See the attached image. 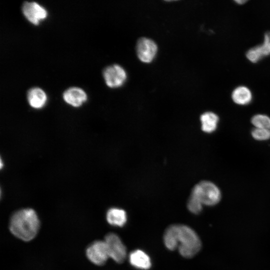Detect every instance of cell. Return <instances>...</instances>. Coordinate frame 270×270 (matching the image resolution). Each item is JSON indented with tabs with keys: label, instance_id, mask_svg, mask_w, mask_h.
I'll list each match as a JSON object with an SVG mask.
<instances>
[{
	"label": "cell",
	"instance_id": "cell-1",
	"mask_svg": "<svg viewBox=\"0 0 270 270\" xmlns=\"http://www.w3.org/2000/svg\"><path fill=\"white\" fill-rule=\"evenodd\" d=\"M164 243L170 250L178 248L180 254L186 258L194 256L201 248L200 240L195 232L182 224L170 226L164 236Z\"/></svg>",
	"mask_w": 270,
	"mask_h": 270
},
{
	"label": "cell",
	"instance_id": "cell-2",
	"mask_svg": "<svg viewBox=\"0 0 270 270\" xmlns=\"http://www.w3.org/2000/svg\"><path fill=\"white\" fill-rule=\"evenodd\" d=\"M40 226L36 212L32 208L20 210L12 214L9 224L12 234L18 238L28 242L36 236Z\"/></svg>",
	"mask_w": 270,
	"mask_h": 270
},
{
	"label": "cell",
	"instance_id": "cell-3",
	"mask_svg": "<svg viewBox=\"0 0 270 270\" xmlns=\"http://www.w3.org/2000/svg\"><path fill=\"white\" fill-rule=\"evenodd\" d=\"M203 204L214 206L217 204L221 198L219 188L212 182L202 181L195 186L191 194Z\"/></svg>",
	"mask_w": 270,
	"mask_h": 270
},
{
	"label": "cell",
	"instance_id": "cell-4",
	"mask_svg": "<svg viewBox=\"0 0 270 270\" xmlns=\"http://www.w3.org/2000/svg\"><path fill=\"white\" fill-rule=\"evenodd\" d=\"M110 258L118 263H122L126 256V248L118 235L108 234L104 238Z\"/></svg>",
	"mask_w": 270,
	"mask_h": 270
},
{
	"label": "cell",
	"instance_id": "cell-5",
	"mask_svg": "<svg viewBox=\"0 0 270 270\" xmlns=\"http://www.w3.org/2000/svg\"><path fill=\"white\" fill-rule=\"evenodd\" d=\"M106 85L112 88H118L126 82L127 74L124 69L120 65L114 64L105 68L102 72Z\"/></svg>",
	"mask_w": 270,
	"mask_h": 270
},
{
	"label": "cell",
	"instance_id": "cell-6",
	"mask_svg": "<svg viewBox=\"0 0 270 270\" xmlns=\"http://www.w3.org/2000/svg\"><path fill=\"white\" fill-rule=\"evenodd\" d=\"M86 255L92 263L98 266L104 265L110 258L104 240H96L91 244L86 250Z\"/></svg>",
	"mask_w": 270,
	"mask_h": 270
},
{
	"label": "cell",
	"instance_id": "cell-7",
	"mask_svg": "<svg viewBox=\"0 0 270 270\" xmlns=\"http://www.w3.org/2000/svg\"><path fill=\"white\" fill-rule=\"evenodd\" d=\"M136 51L138 58L142 62L148 63L154 59L158 51V46L152 40L142 37L137 41Z\"/></svg>",
	"mask_w": 270,
	"mask_h": 270
},
{
	"label": "cell",
	"instance_id": "cell-8",
	"mask_svg": "<svg viewBox=\"0 0 270 270\" xmlns=\"http://www.w3.org/2000/svg\"><path fill=\"white\" fill-rule=\"evenodd\" d=\"M22 10L26 18L36 25L47 16L46 9L35 2H24L22 5Z\"/></svg>",
	"mask_w": 270,
	"mask_h": 270
},
{
	"label": "cell",
	"instance_id": "cell-9",
	"mask_svg": "<svg viewBox=\"0 0 270 270\" xmlns=\"http://www.w3.org/2000/svg\"><path fill=\"white\" fill-rule=\"evenodd\" d=\"M270 55V32L265 33L264 42L249 49L246 53L248 59L256 63L265 56Z\"/></svg>",
	"mask_w": 270,
	"mask_h": 270
},
{
	"label": "cell",
	"instance_id": "cell-10",
	"mask_svg": "<svg viewBox=\"0 0 270 270\" xmlns=\"http://www.w3.org/2000/svg\"><path fill=\"white\" fill-rule=\"evenodd\" d=\"M62 97L68 104L74 107L80 106L87 100L85 92L78 87L68 88L64 92Z\"/></svg>",
	"mask_w": 270,
	"mask_h": 270
},
{
	"label": "cell",
	"instance_id": "cell-11",
	"mask_svg": "<svg viewBox=\"0 0 270 270\" xmlns=\"http://www.w3.org/2000/svg\"><path fill=\"white\" fill-rule=\"evenodd\" d=\"M29 104L34 108H40L46 104L47 97L45 92L38 87L30 88L27 92Z\"/></svg>",
	"mask_w": 270,
	"mask_h": 270
},
{
	"label": "cell",
	"instance_id": "cell-12",
	"mask_svg": "<svg viewBox=\"0 0 270 270\" xmlns=\"http://www.w3.org/2000/svg\"><path fill=\"white\" fill-rule=\"evenodd\" d=\"M129 260L130 264L138 268L148 270L151 266L150 259L148 256L140 250L131 252Z\"/></svg>",
	"mask_w": 270,
	"mask_h": 270
},
{
	"label": "cell",
	"instance_id": "cell-13",
	"mask_svg": "<svg viewBox=\"0 0 270 270\" xmlns=\"http://www.w3.org/2000/svg\"><path fill=\"white\" fill-rule=\"evenodd\" d=\"M106 218L109 224L117 226H124L127 220L125 211L116 208H111L108 210Z\"/></svg>",
	"mask_w": 270,
	"mask_h": 270
},
{
	"label": "cell",
	"instance_id": "cell-14",
	"mask_svg": "<svg viewBox=\"0 0 270 270\" xmlns=\"http://www.w3.org/2000/svg\"><path fill=\"white\" fill-rule=\"evenodd\" d=\"M232 98L236 104L245 105L249 104L252 100V93L250 90L245 86L236 87L232 92Z\"/></svg>",
	"mask_w": 270,
	"mask_h": 270
},
{
	"label": "cell",
	"instance_id": "cell-15",
	"mask_svg": "<svg viewBox=\"0 0 270 270\" xmlns=\"http://www.w3.org/2000/svg\"><path fill=\"white\" fill-rule=\"evenodd\" d=\"M200 119L202 129L204 132L210 133L216 130L219 118L215 113L211 112H205L201 115Z\"/></svg>",
	"mask_w": 270,
	"mask_h": 270
},
{
	"label": "cell",
	"instance_id": "cell-16",
	"mask_svg": "<svg viewBox=\"0 0 270 270\" xmlns=\"http://www.w3.org/2000/svg\"><path fill=\"white\" fill-rule=\"evenodd\" d=\"M251 121L256 128L270 130V118L266 115L256 114L252 118Z\"/></svg>",
	"mask_w": 270,
	"mask_h": 270
},
{
	"label": "cell",
	"instance_id": "cell-17",
	"mask_svg": "<svg viewBox=\"0 0 270 270\" xmlns=\"http://www.w3.org/2000/svg\"><path fill=\"white\" fill-rule=\"evenodd\" d=\"M189 210L195 214L200 213L202 208V204L194 196L191 194L188 202Z\"/></svg>",
	"mask_w": 270,
	"mask_h": 270
},
{
	"label": "cell",
	"instance_id": "cell-18",
	"mask_svg": "<svg viewBox=\"0 0 270 270\" xmlns=\"http://www.w3.org/2000/svg\"><path fill=\"white\" fill-rule=\"evenodd\" d=\"M252 134L256 140H267L270 138V130L256 128L252 130Z\"/></svg>",
	"mask_w": 270,
	"mask_h": 270
},
{
	"label": "cell",
	"instance_id": "cell-19",
	"mask_svg": "<svg viewBox=\"0 0 270 270\" xmlns=\"http://www.w3.org/2000/svg\"><path fill=\"white\" fill-rule=\"evenodd\" d=\"M234 2H236L237 4H243L244 3H245L246 2H247V0H234Z\"/></svg>",
	"mask_w": 270,
	"mask_h": 270
}]
</instances>
